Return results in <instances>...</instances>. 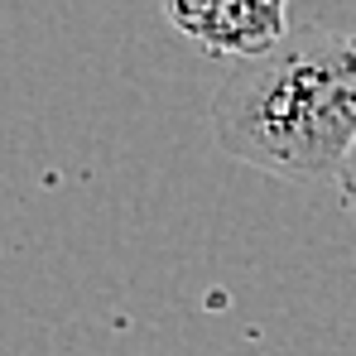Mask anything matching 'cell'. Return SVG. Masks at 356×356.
<instances>
[{
    "mask_svg": "<svg viewBox=\"0 0 356 356\" xmlns=\"http://www.w3.org/2000/svg\"><path fill=\"white\" fill-rule=\"evenodd\" d=\"M217 145L275 178H342L356 149V34L303 24L212 92Z\"/></svg>",
    "mask_w": 356,
    "mask_h": 356,
    "instance_id": "6da1fadb",
    "label": "cell"
},
{
    "mask_svg": "<svg viewBox=\"0 0 356 356\" xmlns=\"http://www.w3.org/2000/svg\"><path fill=\"white\" fill-rule=\"evenodd\" d=\"M164 15L178 34L222 58H260L294 34L289 0H164Z\"/></svg>",
    "mask_w": 356,
    "mask_h": 356,
    "instance_id": "7a4b0ae2",
    "label": "cell"
},
{
    "mask_svg": "<svg viewBox=\"0 0 356 356\" xmlns=\"http://www.w3.org/2000/svg\"><path fill=\"white\" fill-rule=\"evenodd\" d=\"M337 193H342L347 217L356 222V149H352V159H347V169H342V178H337Z\"/></svg>",
    "mask_w": 356,
    "mask_h": 356,
    "instance_id": "3957f363",
    "label": "cell"
}]
</instances>
